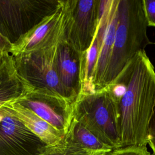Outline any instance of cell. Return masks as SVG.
Listing matches in <instances>:
<instances>
[{
    "instance_id": "6da1fadb",
    "label": "cell",
    "mask_w": 155,
    "mask_h": 155,
    "mask_svg": "<svg viewBox=\"0 0 155 155\" xmlns=\"http://www.w3.org/2000/svg\"><path fill=\"white\" fill-rule=\"evenodd\" d=\"M154 103L155 70L144 50L130 62L126 89L116 105L119 148L147 145Z\"/></svg>"
},
{
    "instance_id": "7a4b0ae2",
    "label": "cell",
    "mask_w": 155,
    "mask_h": 155,
    "mask_svg": "<svg viewBox=\"0 0 155 155\" xmlns=\"http://www.w3.org/2000/svg\"><path fill=\"white\" fill-rule=\"evenodd\" d=\"M147 27L143 0H119L117 24L102 88L113 82L139 51L151 44Z\"/></svg>"
},
{
    "instance_id": "3957f363",
    "label": "cell",
    "mask_w": 155,
    "mask_h": 155,
    "mask_svg": "<svg viewBox=\"0 0 155 155\" xmlns=\"http://www.w3.org/2000/svg\"><path fill=\"white\" fill-rule=\"evenodd\" d=\"M74 118L106 145L119 148L116 104L106 87L81 94L74 105Z\"/></svg>"
},
{
    "instance_id": "277c9868",
    "label": "cell",
    "mask_w": 155,
    "mask_h": 155,
    "mask_svg": "<svg viewBox=\"0 0 155 155\" xmlns=\"http://www.w3.org/2000/svg\"><path fill=\"white\" fill-rule=\"evenodd\" d=\"M60 4L58 0H0V35L12 46Z\"/></svg>"
},
{
    "instance_id": "5b68a950",
    "label": "cell",
    "mask_w": 155,
    "mask_h": 155,
    "mask_svg": "<svg viewBox=\"0 0 155 155\" xmlns=\"http://www.w3.org/2000/svg\"><path fill=\"white\" fill-rule=\"evenodd\" d=\"M16 97L12 89L0 85V155H37L46 144L8 107Z\"/></svg>"
},
{
    "instance_id": "8992f818",
    "label": "cell",
    "mask_w": 155,
    "mask_h": 155,
    "mask_svg": "<svg viewBox=\"0 0 155 155\" xmlns=\"http://www.w3.org/2000/svg\"><path fill=\"white\" fill-rule=\"evenodd\" d=\"M57 45L12 57L18 73L33 90L51 93L68 100L56 71Z\"/></svg>"
},
{
    "instance_id": "52a82bcc",
    "label": "cell",
    "mask_w": 155,
    "mask_h": 155,
    "mask_svg": "<svg viewBox=\"0 0 155 155\" xmlns=\"http://www.w3.org/2000/svg\"><path fill=\"white\" fill-rule=\"evenodd\" d=\"M65 8L64 39L83 53L91 46L97 29L100 0H67Z\"/></svg>"
},
{
    "instance_id": "ba28073f",
    "label": "cell",
    "mask_w": 155,
    "mask_h": 155,
    "mask_svg": "<svg viewBox=\"0 0 155 155\" xmlns=\"http://www.w3.org/2000/svg\"><path fill=\"white\" fill-rule=\"evenodd\" d=\"M65 24V1L61 0L58 8L13 45L9 53L15 56L57 45L64 39Z\"/></svg>"
},
{
    "instance_id": "9c48e42d",
    "label": "cell",
    "mask_w": 155,
    "mask_h": 155,
    "mask_svg": "<svg viewBox=\"0 0 155 155\" xmlns=\"http://www.w3.org/2000/svg\"><path fill=\"white\" fill-rule=\"evenodd\" d=\"M64 135L74 117V104L51 93L33 90L16 101Z\"/></svg>"
},
{
    "instance_id": "30bf717a",
    "label": "cell",
    "mask_w": 155,
    "mask_h": 155,
    "mask_svg": "<svg viewBox=\"0 0 155 155\" xmlns=\"http://www.w3.org/2000/svg\"><path fill=\"white\" fill-rule=\"evenodd\" d=\"M82 53L78 51L66 40L57 45L56 67L57 73L67 99L76 102L82 90Z\"/></svg>"
},
{
    "instance_id": "8fae6325",
    "label": "cell",
    "mask_w": 155,
    "mask_h": 155,
    "mask_svg": "<svg viewBox=\"0 0 155 155\" xmlns=\"http://www.w3.org/2000/svg\"><path fill=\"white\" fill-rule=\"evenodd\" d=\"M118 1L119 0H112L107 25L102 39L93 78L94 91L102 89L104 78L111 55L117 24Z\"/></svg>"
},
{
    "instance_id": "7c38bea8",
    "label": "cell",
    "mask_w": 155,
    "mask_h": 155,
    "mask_svg": "<svg viewBox=\"0 0 155 155\" xmlns=\"http://www.w3.org/2000/svg\"><path fill=\"white\" fill-rule=\"evenodd\" d=\"M8 107L25 127L36 135L45 144L53 145L58 143L64 139L65 135L62 133L56 130L32 111L16 101L8 103Z\"/></svg>"
},
{
    "instance_id": "4fadbf2b",
    "label": "cell",
    "mask_w": 155,
    "mask_h": 155,
    "mask_svg": "<svg viewBox=\"0 0 155 155\" xmlns=\"http://www.w3.org/2000/svg\"><path fill=\"white\" fill-rule=\"evenodd\" d=\"M64 139L70 143L94 155L107 154L113 150L97 139L74 117Z\"/></svg>"
},
{
    "instance_id": "5bb4252c",
    "label": "cell",
    "mask_w": 155,
    "mask_h": 155,
    "mask_svg": "<svg viewBox=\"0 0 155 155\" xmlns=\"http://www.w3.org/2000/svg\"><path fill=\"white\" fill-rule=\"evenodd\" d=\"M37 155H94L67 141L64 137L58 143L42 147Z\"/></svg>"
},
{
    "instance_id": "9a60e30c",
    "label": "cell",
    "mask_w": 155,
    "mask_h": 155,
    "mask_svg": "<svg viewBox=\"0 0 155 155\" xmlns=\"http://www.w3.org/2000/svg\"><path fill=\"white\" fill-rule=\"evenodd\" d=\"M106 155H151L146 145H131L113 149Z\"/></svg>"
},
{
    "instance_id": "2e32d148",
    "label": "cell",
    "mask_w": 155,
    "mask_h": 155,
    "mask_svg": "<svg viewBox=\"0 0 155 155\" xmlns=\"http://www.w3.org/2000/svg\"><path fill=\"white\" fill-rule=\"evenodd\" d=\"M143 7L148 27H155V0H143Z\"/></svg>"
},
{
    "instance_id": "e0dca14e",
    "label": "cell",
    "mask_w": 155,
    "mask_h": 155,
    "mask_svg": "<svg viewBox=\"0 0 155 155\" xmlns=\"http://www.w3.org/2000/svg\"><path fill=\"white\" fill-rule=\"evenodd\" d=\"M149 138H155V103L148 125Z\"/></svg>"
},
{
    "instance_id": "ac0fdd59",
    "label": "cell",
    "mask_w": 155,
    "mask_h": 155,
    "mask_svg": "<svg viewBox=\"0 0 155 155\" xmlns=\"http://www.w3.org/2000/svg\"><path fill=\"white\" fill-rule=\"evenodd\" d=\"M0 48L2 50H4L5 52H7V53H9L12 48L11 44L1 35H0Z\"/></svg>"
},
{
    "instance_id": "d6986e66",
    "label": "cell",
    "mask_w": 155,
    "mask_h": 155,
    "mask_svg": "<svg viewBox=\"0 0 155 155\" xmlns=\"http://www.w3.org/2000/svg\"><path fill=\"white\" fill-rule=\"evenodd\" d=\"M148 144L151 148L153 155H155V138H149Z\"/></svg>"
},
{
    "instance_id": "ffe728a7",
    "label": "cell",
    "mask_w": 155,
    "mask_h": 155,
    "mask_svg": "<svg viewBox=\"0 0 155 155\" xmlns=\"http://www.w3.org/2000/svg\"><path fill=\"white\" fill-rule=\"evenodd\" d=\"M7 53H8L5 52L4 50H2L0 48V66L1 65L2 63L3 62L4 59V58H5V55L7 54Z\"/></svg>"
},
{
    "instance_id": "44dd1931",
    "label": "cell",
    "mask_w": 155,
    "mask_h": 155,
    "mask_svg": "<svg viewBox=\"0 0 155 155\" xmlns=\"http://www.w3.org/2000/svg\"><path fill=\"white\" fill-rule=\"evenodd\" d=\"M99 155H104V154H99Z\"/></svg>"
},
{
    "instance_id": "7402d4cb",
    "label": "cell",
    "mask_w": 155,
    "mask_h": 155,
    "mask_svg": "<svg viewBox=\"0 0 155 155\" xmlns=\"http://www.w3.org/2000/svg\"><path fill=\"white\" fill-rule=\"evenodd\" d=\"M104 155H106V154H104Z\"/></svg>"
},
{
    "instance_id": "603a6c76",
    "label": "cell",
    "mask_w": 155,
    "mask_h": 155,
    "mask_svg": "<svg viewBox=\"0 0 155 155\" xmlns=\"http://www.w3.org/2000/svg\"><path fill=\"white\" fill-rule=\"evenodd\" d=\"M154 44H155V43H154Z\"/></svg>"
}]
</instances>
